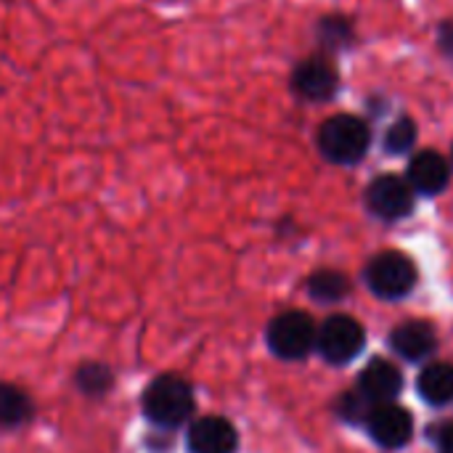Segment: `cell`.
Wrapping results in <instances>:
<instances>
[{"instance_id":"ffe728a7","label":"cell","mask_w":453,"mask_h":453,"mask_svg":"<svg viewBox=\"0 0 453 453\" xmlns=\"http://www.w3.org/2000/svg\"><path fill=\"white\" fill-rule=\"evenodd\" d=\"M438 42H441V48H443L449 56H453V24H443V27H441Z\"/></svg>"},{"instance_id":"9a60e30c","label":"cell","mask_w":453,"mask_h":453,"mask_svg":"<svg viewBox=\"0 0 453 453\" xmlns=\"http://www.w3.org/2000/svg\"><path fill=\"white\" fill-rule=\"evenodd\" d=\"M308 292L319 303H337L348 295V279L337 271H319L308 279Z\"/></svg>"},{"instance_id":"30bf717a","label":"cell","mask_w":453,"mask_h":453,"mask_svg":"<svg viewBox=\"0 0 453 453\" xmlns=\"http://www.w3.org/2000/svg\"><path fill=\"white\" fill-rule=\"evenodd\" d=\"M361 395L369 403H390L393 398H398L401 388H403V374L385 358H374L358 380Z\"/></svg>"},{"instance_id":"2e32d148","label":"cell","mask_w":453,"mask_h":453,"mask_svg":"<svg viewBox=\"0 0 453 453\" xmlns=\"http://www.w3.org/2000/svg\"><path fill=\"white\" fill-rule=\"evenodd\" d=\"M77 388L85 395H104L111 388V372L101 364H85L77 372Z\"/></svg>"},{"instance_id":"8fae6325","label":"cell","mask_w":453,"mask_h":453,"mask_svg":"<svg viewBox=\"0 0 453 453\" xmlns=\"http://www.w3.org/2000/svg\"><path fill=\"white\" fill-rule=\"evenodd\" d=\"M409 186L417 194H441L451 180V167L438 151H419L409 162Z\"/></svg>"},{"instance_id":"7a4b0ae2","label":"cell","mask_w":453,"mask_h":453,"mask_svg":"<svg viewBox=\"0 0 453 453\" xmlns=\"http://www.w3.org/2000/svg\"><path fill=\"white\" fill-rule=\"evenodd\" d=\"M369 125L356 114H334L319 130V149L334 165H356L369 151Z\"/></svg>"},{"instance_id":"5bb4252c","label":"cell","mask_w":453,"mask_h":453,"mask_svg":"<svg viewBox=\"0 0 453 453\" xmlns=\"http://www.w3.org/2000/svg\"><path fill=\"white\" fill-rule=\"evenodd\" d=\"M32 398L16 385H0V427L13 430L32 419Z\"/></svg>"},{"instance_id":"ac0fdd59","label":"cell","mask_w":453,"mask_h":453,"mask_svg":"<svg viewBox=\"0 0 453 453\" xmlns=\"http://www.w3.org/2000/svg\"><path fill=\"white\" fill-rule=\"evenodd\" d=\"M319 37L321 42L334 50V48H345L350 40H353V27L350 21H345L342 16H326L321 24H319Z\"/></svg>"},{"instance_id":"d6986e66","label":"cell","mask_w":453,"mask_h":453,"mask_svg":"<svg viewBox=\"0 0 453 453\" xmlns=\"http://www.w3.org/2000/svg\"><path fill=\"white\" fill-rule=\"evenodd\" d=\"M366 406H369V401H366L361 393H348V395H342V401H340V414H342L348 422H361V419L366 417Z\"/></svg>"},{"instance_id":"5b68a950","label":"cell","mask_w":453,"mask_h":453,"mask_svg":"<svg viewBox=\"0 0 453 453\" xmlns=\"http://www.w3.org/2000/svg\"><path fill=\"white\" fill-rule=\"evenodd\" d=\"M364 326L350 316H332L316 334V348L329 364H350L364 350Z\"/></svg>"},{"instance_id":"3957f363","label":"cell","mask_w":453,"mask_h":453,"mask_svg":"<svg viewBox=\"0 0 453 453\" xmlns=\"http://www.w3.org/2000/svg\"><path fill=\"white\" fill-rule=\"evenodd\" d=\"M313 345H316V326L308 313L289 311L276 316L268 326V348L284 361L305 358L313 350Z\"/></svg>"},{"instance_id":"6da1fadb","label":"cell","mask_w":453,"mask_h":453,"mask_svg":"<svg viewBox=\"0 0 453 453\" xmlns=\"http://www.w3.org/2000/svg\"><path fill=\"white\" fill-rule=\"evenodd\" d=\"M194 411V390L186 380L175 374L157 377L143 393V414L154 427L175 430L191 419Z\"/></svg>"},{"instance_id":"4fadbf2b","label":"cell","mask_w":453,"mask_h":453,"mask_svg":"<svg viewBox=\"0 0 453 453\" xmlns=\"http://www.w3.org/2000/svg\"><path fill=\"white\" fill-rule=\"evenodd\" d=\"M419 395L433 406H446L453 401V366L433 364L419 374Z\"/></svg>"},{"instance_id":"7c38bea8","label":"cell","mask_w":453,"mask_h":453,"mask_svg":"<svg viewBox=\"0 0 453 453\" xmlns=\"http://www.w3.org/2000/svg\"><path fill=\"white\" fill-rule=\"evenodd\" d=\"M390 342L403 358L419 361V358H425V356H430L435 350V332L422 321H411V324L398 326L393 332Z\"/></svg>"},{"instance_id":"9c48e42d","label":"cell","mask_w":453,"mask_h":453,"mask_svg":"<svg viewBox=\"0 0 453 453\" xmlns=\"http://www.w3.org/2000/svg\"><path fill=\"white\" fill-rule=\"evenodd\" d=\"M369 430H372V438L382 449H401L411 441L414 422H411L406 409L393 406V403H382L380 409H374L369 414Z\"/></svg>"},{"instance_id":"8992f818","label":"cell","mask_w":453,"mask_h":453,"mask_svg":"<svg viewBox=\"0 0 453 453\" xmlns=\"http://www.w3.org/2000/svg\"><path fill=\"white\" fill-rule=\"evenodd\" d=\"M340 72L329 56H311L303 58L292 69V90L303 101H326L337 93Z\"/></svg>"},{"instance_id":"e0dca14e","label":"cell","mask_w":453,"mask_h":453,"mask_svg":"<svg viewBox=\"0 0 453 453\" xmlns=\"http://www.w3.org/2000/svg\"><path fill=\"white\" fill-rule=\"evenodd\" d=\"M417 143V122L411 117H401L388 133H385V149L390 154H406Z\"/></svg>"},{"instance_id":"44dd1931","label":"cell","mask_w":453,"mask_h":453,"mask_svg":"<svg viewBox=\"0 0 453 453\" xmlns=\"http://www.w3.org/2000/svg\"><path fill=\"white\" fill-rule=\"evenodd\" d=\"M438 443H441V453H453V422L451 425H446V427L441 430V438H438Z\"/></svg>"},{"instance_id":"277c9868","label":"cell","mask_w":453,"mask_h":453,"mask_svg":"<svg viewBox=\"0 0 453 453\" xmlns=\"http://www.w3.org/2000/svg\"><path fill=\"white\" fill-rule=\"evenodd\" d=\"M366 281L385 300L406 297L417 284V268L403 252H382L366 268Z\"/></svg>"},{"instance_id":"ba28073f","label":"cell","mask_w":453,"mask_h":453,"mask_svg":"<svg viewBox=\"0 0 453 453\" xmlns=\"http://www.w3.org/2000/svg\"><path fill=\"white\" fill-rule=\"evenodd\" d=\"M239 435L236 427L223 417H202L188 430L191 453H236Z\"/></svg>"},{"instance_id":"52a82bcc","label":"cell","mask_w":453,"mask_h":453,"mask_svg":"<svg viewBox=\"0 0 453 453\" xmlns=\"http://www.w3.org/2000/svg\"><path fill=\"white\" fill-rule=\"evenodd\" d=\"M366 204L382 220H401L414 210V188L401 175H380L366 188Z\"/></svg>"}]
</instances>
